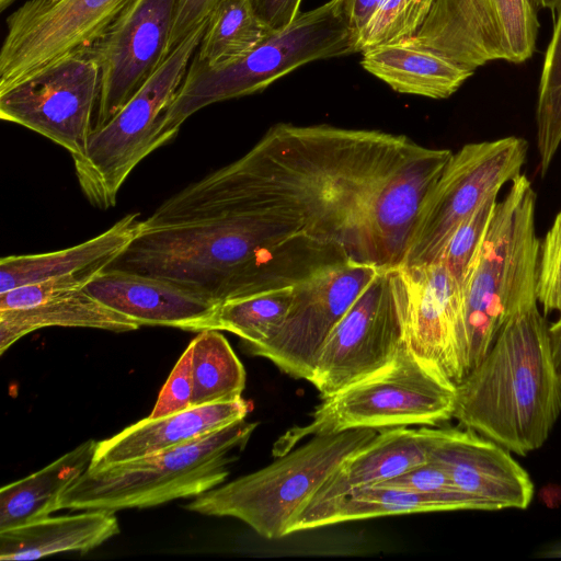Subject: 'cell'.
I'll return each instance as SVG.
<instances>
[{"instance_id":"6da1fadb","label":"cell","mask_w":561,"mask_h":561,"mask_svg":"<svg viewBox=\"0 0 561 561\" xmlns=\"http://www.w3.org/2000/svg\"><path fill=\"white\" fill-rule=\"evenodd\" d=\"M451 153L381 130L280 123L238 160L167 198L145 226L251 214L355 261L399 266Z\"/></svg>"},{"instance_id":"7a4b0ae2","label":"cell","mask_w":561,"mask_h":561,"mask_svg":"<svg viewBox=\"0 0 561 561\" xmlns=\"http://www.w3.org/2000/svg\"><path fill=\"white\" fill-rule=\"evenodd\" d=\"M352 260L343 250L289 237L251 214L145 228L108 267L176 283L216 304L295 285Z\"/></svg>"},{"instance_id":"3957f363","label":"cell","mask_w":561,"mask_h":561,"mask_svg":"<svg viewBox=\"0 0 561 561\" xmlns=\"http://www.w3.org/2000/svg\"><path fill=\"white\" fill-rule=\"evenodd\" d=\"M548 329L537 301L505 322L456 386L454 419L462 427L519 456L543 445L561 414V378Z\"/></svg>"},{"instance_id":"277c9868","label":"cell","mask_w":561,"mask_h":561,"mask_svg":"<svg viewBox=\"0 0 561 561\" xmlns=\"http://www.w3.org/2000/svg\"><path fill=\"white\" fill-rule=\"evenodd\" d=\"M535 211L536 193L520 173L496 203L482 248L462 286L469 371L488 353L505 322L537 301L540 241Z\"/></svg>"},{"instance_id":"5b68a950","label":"cell","mask_w":561,"mask_h":561,"mask_svg":"<svg viewBox=\"0 0 561 561\" xmlns=\"http://www.w3.org/2000/svg\"><path fill=\"white\" fill-rule=\"evenodd\" d=\"M257 425L241 420L182 446L88 468L64 493L61 510L116 513L196 497L225 482Z\"/></svg>"},{"instance_id":"8992f818","label":"cell","mask_w":561,"mask_h":561,"mask_svg":"<svg viewBox=\"0 0 561 561\" xmlns=\"http://www.w3.org/2000/svg\"><path fill=\"white\" fill-rule=\"evenodd\" d=\"M355 53L353 35L336 1L299 12L284 28L273 32L240 60L208 68L193 57L164 116L160 141L164 145L197 111L226 100L260 92L298 67Z\"/></svg>"},{"instance_id":"52a82bcc","label":"cell","mask_w":561,"mask_h":561,"mask_svg":"<svg viewBox=\"0 0 561 561\" xmlns=\"http://www.w3.org/2000/svg\"><path fill=\"white\" fill-rule=\"evenodd\" d=\"M378 432L356 428L316 435L266 467L194 497L185 508L240 519L266 539L285 537L323 483Z\"/></svg>"},{"instance_id":"ba28073f","label":"cell","mask_w":561,"mask_h":561,"mask_svg":"<svg viewBox=\"0 0 561 561\" xmlns=\"http://www.w3.org/2000/svg\"><path fill=\"white\" fill-rule=\"evenodd\" d=\"M455 389L404 343L388 365L322 399L310 422L287 430L273 444L272 454L280 457L305 439L348 430L438 426L454 419Z\"/></svg>"},{"instance_id":"9c48e42d","label":"cell","mask_w":561,"mask_h":561,"mask_svg":"<svg viewBox=\"0 0 561 561\" xmlns=\"http://www.w3.org/2000/svg\"><path fill=\"white\" fill-rule=\"evenodd\" d=\"M208 19L172 50L111 121L93 129L83 157L73 161L81 191L93 206L101 209L115 206L131 171L162 146L160 130L164 116L199 46Z\"/></svg>"},{"instance_id":"30bf717a","label":"cell","mask_w":561,"mask_h":561,"mask_svg":"<svg viewBox=\"0 0 561 561\" xmlns=\"http://www.w3.org/2000/svg\"><path fill=\"white\" fill-rule=\"evenodd\" d=\"M527 152L528 142L516 136L467 144L453 152L420 206L401 265L438 261L461 221L522 173Z\"/></svg>"},{"instance_id":"8fae6325","label":"cell","mask_w":561,"mask_h":561,"mask_svg":"<svg viewBox=\"0 0 561 561\" xmlns=\"http://www.w3.org/2000/svg\"><path fill=\"white\" fill-rule=\"evenodd\" d=\"M407 291L399 266L382 267L322 345L309 379L321 399L388 365L405 343Z\"/></svg>"},{"instance_id":"7c38bea8","label":"cell","mask_w":561,"mask_h":561,"mask_svg":"<svg viewBox=\"0 0 561 561\" xmlns=\"http://www.w3.org/2000/svg\"><path fill=\"white\" fill-rule=\"evenodd\" d=\"M537 10L533 0H434L409 39L472 73L489 61L519 64L536 49Z\"/></svg>"},{"instance_id":"4fadbf2b","label":"cell","mask_w":561,"mask_h":561,"mask_svg":"<svg viewBox=\"0 0 561 561\" xmlns=\"http://www.w3.org/2000/svg\"><path fill=\"white\" fill-rule=\"evenodd\" d=\"M134 0H27L7 18L0 92L87 53Z\"/></svg>"},{"instance_id":"5bb4252c","label":"cell","mask_w":561,"mask_h":561,"mask_svg":"<svg viewBox=\"0 0 561 561\" xmlns=\"http://www.w3.org/2000/svg\"><path fill=\"white\" fill-rule=\"evenodd\" d=\"M382 267L346 260L317 270L294 285L290 308L273 335L245 350L309 381L327 337Z\"/></svg>"},{"instance_id":"9a60e30c","label":"cell","mask_w":561,"mask_h":561,"mask_svg":"<svg viewBox=\"0 0 561 561\" xmlns=\"http://www.w3.org/2000/svg\"><path fill=\"white\" fill-rule=\"evenodd\" d=\"M101 70L88 54L65 58L0 92V117L83 157L96 111Z\"/></svg>"},{"instance_id":"2e32d148","label":"cell","mask_w":561,"mask_h":561,"mask_svg":"<svg viewBox=\"0 0 561 561\" xmlns=\"http://www.w3.org/2000/svg\"><path fill=\"white\" fill-rule=\"evenodd\" d=\"M178 0H134L87 51L101 70L93 129L111 121L168 58Z\"/></svg>"},{"instance_id":"e0dca14e","label":"cell","mask_w":561,"mask_h":561,"mask_svg":"<svg viewBox=\"0 0 561 561\" xmlns=\"http://www.w3.org/2000/svg\"><path fill=\"white\" fill-rule=\"evenodd\" d=\"M399 267L407 291V346L456 387L469 373L462 290L442 261Z\"/></svg>"},{"instance_id":"ac0fdd59","label":"cell","mask_w":561,"mask_h":561,"mask_svg":"<svg viewBox=\"0 0 561 561\" xmlns=\"http://www.w3.org/2000/svg\"><path fill=\"white\" fill-rule=\"evenodd\" d=\"M419 430L428 461L444 468L480 511L529 506L534 483L508 449L467 427L421 426Z\"/></svg>"},{"instance_id":"d6986e66","label":"cell","mask_w":561,"mask_h":561,"mask_svg":"<svg viewBox=\"0 0 561 561\" xmlns=\"http://www.w3.org/2000/svg\"><path fill=\"white\" fill-rule=\"evenodd\" d=\"M84 290L139 325L193 332L208 330L219 305L176 283L115 267L100 272Z\"/></svg>"},{"instance_id":"ffe728a7","label":"cell","mask_w":561,"mask_h":561,"mask_svg":"<svg viewBox=\"0 0 561 561\" xmlns=\"http://www.w3.org/2000/svg\"><path fill=\"white\" fill-rule=\"evenodd\" d=\"M250 403L242 397L191 407L163 417H146L96 442L89 468L138 459L182 446L244 420Z\"/></svg>"},{"instance_id":"44dd1931","label":"cell","mask_w":561,"mask_h":561,"mask_svg":"<svg viewBox=\"0 0 561 561\" xmlns=\"http://www.w3.org/2000/svg\"><path fill=\"white\" fill-rule=\"evenodd\" d=\"M144 227L140 214H127L104 232L58 251L3 256L0 294L49 278L90 273L98 275L125 252Z\"/></svg>"},{"instance_id":"7402d4cb","label":"cell","mask_w":561,"mask_h":561,"mask_svg":"<svg viewBox=\"0 0 561 561\" xmlns=\"http://www.w3.org/2000/svg\"><path fill=\"white\" fill-rule=\"evenodd\" d=\"M426 461L427 449L419 428L398 426L381 430L343 461L309 503L383 483Z\"/></svg>"},{"instance_id":"603a6c76","label":"cell","mask_w":561,"mask_h":561,"mask_svg":"<svg viewBox=\"0 0 561 561\" xmlns=\"http://www.w3.org/2000/svg\"><path fill=\"white\" fill-rule=\"evenodd\" d=\"M119 533L115 513L88 510L45 517L0 531V560H35L60 552H88Z\"/></svg>"},{"instance_id":"cb8c5ba5","label":"cell","mask_w":561,"mask_h":561,"mask_svg":"<svg viewBox=\"0 0 561 561\" xmlns=\"http://www.w3.org/2000/svg\"><path fill=\"white\" fill-rule=\"evenodd\" d=\"M362 66L392 90L430 99L454 94L472 72L409 38L362 53Z\"/></svg>"},{"instance_id":"d4e9b609","label":"cell","mask_w":561,"mask_h":561,"mask_svg":"<svg viewBox=\"0 0 561 561\" xmlns=\"http://www.w3.org/2000/svg\"><path fill=\"white\" fill-rule=\"evenodd\" d=\"M469 511L459 501L409 490L368 485L340 496L313 502L290 523L287 536L334 524L413 513Z\"/></svg>"},{"instance_id":"484cf974","label":"cell","mask_w":561,"mask_h":561,"mask_svg":"<svg viewBox=\"0 0 561 561\" xmlns=\"http://www.w3.org/2000/svg\"><path fill=\"white\" fill-rule=\"evenodd\" d=\"M96 442L88 439L41 470L0 489V531L61 510L64 493L89 468Z\"/></svg>"},{"instance_id":"4316f807","label":"cell","mask_w":561,"mask_h":561,"mask_svg":"<svg viewBox=\"0 0 561 561\" xmlns=\"http://www.w3.org/2000/svg\"><path fill=\"white\" fill-rule=\"evenodd\" d=\"M49 327L128 332L140 325L105 306L84 288L76 289L32 307L0 310V354L23 336Z\"/></svg>"},{"instance_id":"83f0119b","label":"cell","mask_w":561,"mask_h":561,"mask_svg":"<svg viewBox=\"0 0 561 561\" xmlns=\"http://www.w3.org/2000/svg\"><path fill=\"white\" fill-rule=\"evenodd\" d=\"M273 32L252 0H221L209 15L194 57L208 68H221L245 57Z\"/></svg>"},{"instance_id":"f1b7e54d","label":"cell","mask_w":561,"mask_h":561,"mask_svg":"<svg viewBox=\"0 0 561 561\" xmlns=\"http://www.w3.org/2000/svg\"><path fill=\"white\" fill-rule=\"evenodd\" d=\"M191 343L194 382L192 407L240 398L245 387V370L220 331H201Z\"/></svg>"},{"instance_id":"f546056e","label":"cell","mask_w":561,"mask_h":561,"mask_svg":"<svg viewBox=\"0 0 561 561\" xmlns=\"http://www.w3.org/2000/svg\"><path fill=\"white\" fill-rule=\"evenodd\" d=\"M294 285L268 289L218 305L208 330L227 331L242 340L244 348L268 340L285 319Z\"/></svg>"},{"instance_id":"4dcf8cb0","label":"cell","mask_w":561,"mask_h":561,"mask_svg":"<svg viewBox=\"0 0 561 561\" xmlns=\"http://www.w3.org/2000/svg\"><path fill=\"white\" fill-rule=\"evenodd\" d=\"M551 13L553 31L543 59L536 106L537 149L542 175L561 145V0Z\"/></svg>"},{"instance_id":"1f68e13d","label":"cell","mask_w":561,"mask_h":561,"mask_svg":"<svg viewBox=\"0 0 561 561\" xmlns=\"http://www.w3.org/2000/svg\"><path fill=\"white\" fill-rule=\"evenodd\" d=\"M434 0H381L356 36L355 53L413 37L426 19Z\"/></svg>"},{"instance_id":"d6a6232c","label":"cell","mask_w":561,"mask_h":561,"mask_svg":"<svg viewBox=\"0 0 561 561\" xmlns=\"http://www.w3.org/2000/svg\"><path fill=\"white\" fill-rule=\"evenodd\" d=\"M497 196H490L456 228L438 261L462 290L463 283L486 237Z\"/></svg>"},{"instance_id":"836d02e7","label":"cell","mask_w":561,"mask_h":561,"mask_svg":"<svg viewBox=\"0 0 561 561\" xmlns=\"http://www.w3.org/2000/svg\"><path fill=\"white\" fill-rule=\"evenodd\" d=\"M536 295L546 314H561V210L539 244Z\"/></svg>"},{"instance_id":"e575fe53","label":"cell","mask_w":561,"mask_h":561,"mask_svg":"<svg viewBox=\"0 0 561 561\" xmlns=\"http://www.w3.org/2000/svg\"><path fill=\"white\" fill-rule=\"evenodd\" d=\"M377 485L448 497L466 504L469 511H480L478 504L455 485L446 470L432 461L415 466Z\"/></svg>"},{"instance_id":"d590c367","label":"cell","mask_w":561,"mask_h":561,"mask_svg":"<svg viewBox=\"0 0 561 561\" xmlns=\"http://www.w3.org/2000/svg\"><path fill=\"white\" fill-rule=\"evenodd\" d=\"M192 353L193 345L190 342L164 382L149 417H163L192 407Z\"/></svg>"},{"instance_id":"8d00e7d4","label":"cell","mask_w":561,"mask_h":561,"mask_svg":"<svg viewBox=\"0 0 561 561\" xmlns=\"http://www.w3.org/2000/svg\"><path fill=\"white\" fill-rule=\"evenodd\" d=\"M96 275L80 273L49 278L0 294V310L26 308L42 304L58 295L84 288Z\"/></svg>"},{"instance_id":"74e56055","label":"cell","mask_w":561,"mask_h":561,"mask_svg":"<svg viewBox=\"0 0 561 561\" xmlns=\"http://www.w3.org/2000/svg\"><path fill=\"white\" fill-rule=\"evenodd\" d=\"M221 0H178L171 34L168 42V56L198 25L207 20Z\"/></svg>"},{"instance_id":"f35d334b","label":"cell","mask_w":561,"mask_h":561,"mask_svg":"<svg viewBox=\"0 0 561 561\" xmlns=\"http://www.w3.org/2000/svg\"><path fill=\"white\" fill-rule=\"evenodd\" d=\"M259 16L274 32L286 27L299 13L301 0H252Z\"/></svg>"},{"instance_id":"ab89813d","label":"cell","mask_w":561,"mask_h":561,"mask_svg":"<svg viewBox=\"0 0 561 561\" xmlns=\"http://www.w3.org/2000/svg\"><path fill=\"white\" fill-rule=\"evenodd\" d=\"M336 8L352 32L353 42L367 24L381 0H335Z\"/></svg>"},{"instance_id":"60d3db41","label":"cell","mask_w":561,"mask_h":561,"mask_svg":"<svg viewBox=\"0 0 561 561\" xmlns=\"http://www.w3.org/2000/svg\"><path fill=\"white\" fill-rule=\"evenodd\" d=\"M548 332L553 364L561 378V316L549 327Z\"/></svg>"},{"instance_id":"b9f144b4","label":"cell","mask_w":561,"mask_h":561,"mask_svg":"<svg viewBox=\"0 0 561 561\" xmlns=\"http://www.w3.org/2000/svg\"><path fill=\"white\" fill-rule=\"evenodd\" d=\"M537 8L549 9L551 12L557 7L559 0H533Z\"/></svg>"},{"instance_id":"7bdbcfd3","label":"cell","mask_w":561,"mask_h":561,"mask_svg":"<svg viewBox=\"0 0 561 561\" xmlns=\"http://www.w3.org/2000/svg\"><path fill=\"white\" fill-rule=\"evenodd\" d=\"M546 552H550V557H556V556H559L561 557V542L556 545L553 548L551 547L548 551Z\"/></svg>"},{"instance_id":"ee69618b","label":"cell","mask_w":561,"mask_h":561,"mask_svg":"<svg viewBox=\"0 0 561 561\" xmlns=\"http://www.w3.org/2000/svg\"><path fill=\"white\" fill-rule=\"evenodd\" d=\"M14 0H0V10L4 11Z\"/></svg>"}]
</instances>
